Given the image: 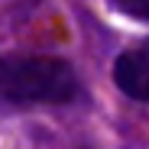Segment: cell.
Returning a JSON list of instances; mask_svg holds the SVG:
<instances>
[{
  "mask_svg": "<svg viewBox=\"0 0 149 149\" xmlns=\"http://www.w3.org/2000/svg\"><path fill=\"white\" fill-rule=\"evenodd\" d=\"M0 97L13 104H68L78 97V74L52 55H0Z\"/></svg>",
  "mask_w": 149,
  "mask_h": 149,
  "instance_id": "6da1fadb",
  "label": "cell"
},
{
  "mask_svg": "<svg viewBox=\"0 0 149 149\" xmlns=\"http://www.w3.org/2000/svg\"><path fill=\"white\" fill-rule=\"evenodd\" d=\"M113 84L136 104H149V39L120 52L113 62Z\"/></svg>",
  "mask_w": 149,
  "mask_h": 149,
  "instance_id": "7a4b0ae2",
  "label": "cell"
},
{
  "mask_svg": "<svg viewBox=\"0 0 149 149\" xmlns=\"http://www.w3.org/2000/svg\"><path fill=\"white\" fill-rule=\"evenodd\" d=\"M110 7L130 19H146L149 23V0H110Z\"/></svg>",
  "mask_w": 149,
  "mask_h": 149,
  "instance_id": "3957f363",
  "label": "cell"
}]
</instances>
